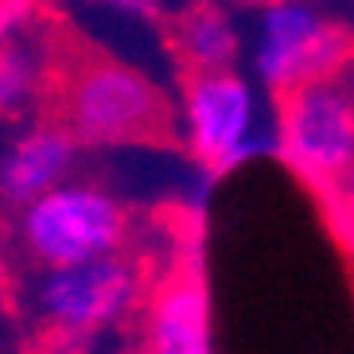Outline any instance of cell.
<instances>
[{
	"instance_id": "obj_1",
	"label": "cell",
	"mask_w": 354,
	"mask_h": 354,
	"mask_svg": "<svg viewBox=\"0 0 354 354\" xmlns=\"http://www.w3.org/2000/svg\"><path fill=\"white\" fill-rule=\"evenodd\" d=\"M55 121L86 148L148 145L176 129V105L136 66L102 51H63L51 86Z\"/></svg>"
},
{
	"instance_id": "obj_2",
	"label": "cell",
	"mask_w": 354,
	"mask_h": 354,
	"mask_svg": "<svg viewBox=\"0 0 354 354\" xmlns=\"http://www.w3.org/2000/svg\"><path fill=\"white\" fill-rule=\"evenodd\" d=\"M176 133L210 171H234L272 152V102L245 71H187L179 82Z\"/></svg>"
},
{
	"instance_id": "obj_3",
	"label": "cell",
	"mask_w": 354,
	"mask_h": 354,
	"mask_svg": "<svg viewBox=\"0 0 354 354\" xmlns=\"http://www.w3.org/2000/svg\"><path fill=\"white\" fill-rule=\"evenodd\" d=\"M24 296L28 312L55 339H94L113 331L145 304L148 277L140 257L117 250L74 265H43L28 281Z\"/></svg>"
},
{
	"instance_id": "obj_4",
	"label": "cell",
	"mask_w": 354,
	"mask_h": 354,
	"mask_svg": "<svg viewBox=\"0 0 354 354\" xmlns=\"http://www.w3.org/2000/svg\"><path fill=\"white\" fill-rule=\"evenodd\" d=\"M129 207L90 179H63L20 207V245L35 269L117 253L129 245Z\"/></svg>"
},
{
	"instance_id": "obj_5",
	"label": "cell",
	"mask_w": 354,
	"mask_h": 354,
	"mask_svg": "<svg viewBox=\"0 0 354 354\" xmlns=\"http://www.w3.org/2000/svg\"><path fill=\"white\" fill-rule=\"evenodd\" d=\"M272 152L315 195L343 179L354 160V102L335 74L308 78L272 97Z\"/></svg>"
},
{
	"instance_id": "obj_6",
	"label": "cell",
	"mask_w": 354,
	"mask_h": 354,
	"mask_svg": "<svg viewBox=\"0 0 354 354\" xmlns=\"http://www.w3.org/2000/svg\"><path fill=\"white\" fill-rule=\"evenodd\" d=\"M354 39L335 28L312 0H261L245 28V74L269 97L292 86L335 74Z\"/></svg>"
},
{
	"instance_id": "obj_7",
	"label": "cell",
	"mask_w": 354,
	"mask_h": 354,
	"mask_svg": "<svg viewBox=\"0 0 354 354\" xmlns=\"http://www.w3.org/2000/svg\"><path fill=\"white\" fill-rule=\"evenodd\" d=\"M145 354H214L210 288L195 265H176L145 296Z\"/></svg>"
},
{
	"instance_id": "obj_8",
	"label": "cell",
	"mask_w": 354,
	"mask_h": 354,
	"mask_svg": "<svg viewBox=\"0 0 354 354\" xmlns=\"http://www.w3.org/2000/svg\"><path fill=\"white\" fill-rule=\"evenodd\" d=\"M78 140L59 121H39L0 148V203L12 210L28 207L43 191L71 179L78 160Z\"/></svg>"
},
{
	"instance_id": "obj_9",
	"label": "cell",
	"mask_w": 354,
	"mask_h": 354,
	"mask_svg": "<svg viewBox=\"0 0 354 354\" xmlns=\"http://www.w3.org/2000/svg\"><path fill=\"white\" fill-rule=\"evenodd\" d=\"M167 47L187 71H226L245 55V28L226 0H179L164 20Z\"/></svg>"
},
{
	"instance_id": "obj_10",
	"label": "cell",
	"mask_w": 354,
	"mask_h": 354,
	"mask_svg": "<svg viewBox=\"0 0 354 354\" xmlns=\"http://www.w3.org/2000/svg\"><path fill=\"white\" fill-rule=\"evenodd\" d=\"M63 39L47 28V20L32 32L0 43V117H28L43 102H51V86L63 63Z\"/></svg>"
},
{
	"instance_id": "obj_11",
	"label": "cell",
	"mask_w": 354,
	"mask_h": 354,
	"mask_svg": "<svg viewBox=\"0 0 354 354\" xmlns=\"http://www.w3.org/2000/svg\"><path fill=\"white\" fill-rule=\"evenodd\" d=\"M86 8L109 12L121 20H136V24H164L176 12L179 0H82Z\"/></svg>"
},
{
	"instance_id": "obj_12",
	"label": "cell",
	"mask_w": 354,
	"mask_h": 354,
	"mask_svg": "<svg viewBox=\"0 0 354 354\" xmlns=\"http://www.w3.org/2000/svg\"><path fill=\"white\" fill-rule=\"evenodd\" d=\"M43 24V0H0V43Z\"/></svg>"
},
{
	"instance_id": "obj_13",
	"label": "cell",
	"mask_w": 354,
	"mask_h": 354,
	"mask_svg": "<svg viewBox=\"0 0 354 354\" xmlns=\"http://www.w3.org/2000/svg\"><path fill=\"white\" fill-rule=\"evenodd\" d=\"M323 198L331 203V218H335V226H339V234H343V241H351L354 238V160L343 171V179H339Z\"/></svg>"
},
{
	"instance_id": "obj_14",
	"label": "cell",
	"mask_w": 354,
	"mask_h": 354,
	"mask_svg": "<svg viewBox=\"0 0 354 354\" xmlns=\"http://www.w3.org/2000/svg\"><path fill=\"white\" fill-rule=\"evenodd\" d=\"M335 78H339V86L346 90V97L354 102V51L346 55V59H343L339 66H335Z\"/></svg>"
},
{
	"instance_id": "obj_15",
	"label": "cell",
	"mask_w": 354,
	"mask_h": 354,
	"mask_svg": "<svg viewBox=\"0 0 354 354\" xmlns=\"http://www.w3.org/2000/svg\"><path fill=\"white\" fill-rule=\"evenodd\" d=\"M346 253H351V261H354V238H351V241H346Z\"/></svg>"
}]
</instances>
